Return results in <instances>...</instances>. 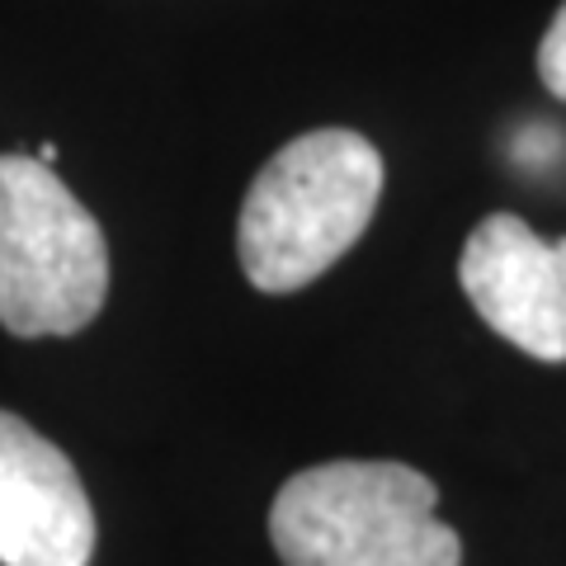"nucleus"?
<instances>
[{
  "instance_id": "f257e3e1",
  "label": "nucleus",
  "mask_w": 566,
  "mask_h": 566,
  "mask_svg": "<svg viewBox=\"0 0 566 566\" xmlns=\"http://www.w3.org/2000/svg\"><path fill=\"white\" fill-rule=\"evenodd\" d=\"M382 199V156L364 133L316 128L279 147L251 180L237 255L260 293H297L368 232Z\"/></svg>"
},
{
  "instance_id": "f03ea898",
  "label": "nucleus",
  "mask_w": 566,
  "mask_h": 566,
  "mask_svg": "<svg viewBox=\"0 0 566 566\" xmlns=\"http://www.w3.org/2000/svg\"><path fill=\"white\" fill-rule=\"evenodd\" d=\"M434 505L424 472L340 458L279 486L270 538L283 566H463V543Z\"/></svg>"
},
{
  "instance_id": "7ed1b4c3",
  "label": "nucleus",
  "mask_w": 566,
  "mask_h": 566,
  "mask_svg": "<svg viewBox=\"0 0 566 566\" xmlns=\"http://www.w3.org/2000/svg\"><path fill=\"white\" fill-rule=\"evenodd\" d=\"M109 297V245L62 175L0 156V326L20 340L76 335Z\"/></svg>"
},
{
  "instance_id": "20e7f679",
  "label": "nucleus",
  "mask_w": 566,
  "mask_h": 566,
  "mask_svg": "<svg viewBox=\"0 0 566 566\" xmlns=\"http://www.w3.org/2000/svg\"><path fill=\"white\" fill-rule=\"evenodd\" d=\"M476 316L515 349L566 364V237L543 241L515 212H491L458 260Z\"/></svg>"
},
{
  "instance_id": "39448f33",
  "label": "nucleus",
  "mask_w": 566,
  "mask_h": 566,
  "mask_svg": "<svg viewBox=\"0 0 566 566\" xmlns=\"http://www.w3.org/2000/svg\"><path fill=\"white\" fill-rule=\"evenodd\" d=\"M95 510L76 463L0 411V566H91Z\"/></svg>"
},
{
  "instance_id": "423d86ee",
  "label": "nucleus",
  "mask_w": 566,
  "mask_h": 566,
  "mask_svg": "<svg viewBox=\"0 0 566 566\" xmlns=\"http://www.w3.org/2000/svg\"><path fill=\"white\" fill-rule=\"evenodd\" d=\"M538 76L557 99H566V0H562V10L553 14V24H547L543 43H538Z\"/></svg>"
},
{
  "instance_id": "0eeeda50",
  "label": "nucleus",
  "mask_w": 566,
  "mask_h": 566,
  "mask_svg": "<svg viewBox=\"0 0 566 566\" xmlns=\"http://www.w3.org/2000/svg\"><path fill=\"white\" fill-rule=\"evenodd\" d=\"M39 161L43 166H57V147H52V142H43V147H39Z\"/></svg>"
}]
</instances>
